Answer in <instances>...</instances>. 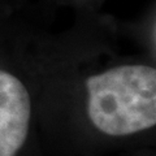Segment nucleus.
Returning a JSON list of instances; mask_svg holds the SVG:
<instances>
[{
	"label": "nucleus",
	"mask_w": 156,
	"mask_h": 156,
	"mask_svg": "<svg viewBox=\"0 0 156 156\" xmlns=\"http://www.w3.org/2000/svg\"><path fill=\"white\" fill-rule=\"evenodd\" d=\"M41 48L43 156H122L155 148L156 53L151 31L101 0L29 4Z\"/></svg>",
	"instance_id": "obj_1"
},
{
	"label": "nucleus",
	"mask_w": 156,
	"mask_h": 156,
	"mask_svg": "<svg viewBox=\"0 0 156 156\" xmlns=\"http://www.w3.org/2000/svg\"><path fill=\"white\" fill-rule=\"evenodd\" d=\"M41 94L35 18L26 7L0 8V156H43Z\"/></svg>",
	"instance_id": "obj_2"
},
{
	"label": "nucleus",
	"mask_w": 156,
	"mask_h": 156,
	"mask_svg": "<svg viewBox=\"0 0 156 156\" xmlns=\"http://www.w3.org/2000/svg\"><path fill=\"white\" fill-rule=\"evenodd\" d=\"M34 2H55V3H61V2H69V0H0V8H11V7H17V5H21V4L34 3Z\"/></svg>",
	"instance_id": "obj_3"
},
{
	"label": "nucleus",
	"mask_w": 156,
	"mask_h": 156,
	"mask_svg": "<svg viewBox=\"0 0 156 156\" xmlns=\"http://www.w3.org/2000/svg\"><path fill=\"white\" fill-rule=\"evenodd\" d=\"M122 156H155V148H146V150L134 151V152L126 154Z\"/></svg>",
	"instance_id": "obj_4"
}]
</instances>
